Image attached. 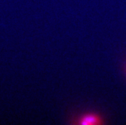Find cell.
Masks as SVG:
<instances>
[{"label":"cell","mask_w":126,"mask_h":125,"mask_svg":"<svg viewBox=\"0 0 126 125\" xmlns=\"http://www.w3.org/2000/svg\"><path fill=\"white\" fill-rule=\"evenodd\" d=\"M79 125H95L102 124L101 117L95 114H86L82 116L79 119Z\"/></svg>","instance_id":"obj_1"}]
</instances>
